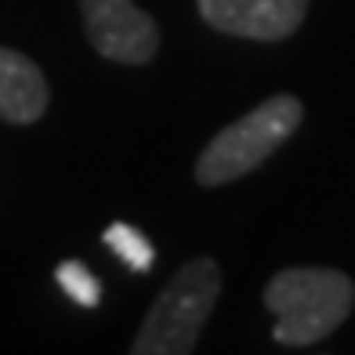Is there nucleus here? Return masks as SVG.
<instances>
[{
  "label": "nucleus",
  "instance_id": "obj_1",
  "mask_svg": "<svg viewBox=\"0 0 355 355\" xmlns=\"http://www.w3.org/2000/svg\"><path fill=\"white\" fill-rule=\"evenodd\" d=\"M265 304L276 315V341L309 348L348 319L355 283L337 268H283L265 283Z\"/></svg>",
  "mask_w": 355,
  "mask_h": 355
},
{
  "label": "nucleus",
  "instance_id": "obj_2",
  "mask_svg": "<svg viewBox=\"0 0 355 355\" xmlns=\"http://www.w3.org/2000/svg\"><path fill=\"white\" fill-rule=\"evenodd\" d=\"M221 294V268L214 257H192L159 290L135 337V355H189L200 341L203 322L211 319Z\"/></svg>",
  "mask_w": 355,
  "mask_h": 355
},
{
  "label": "nucleus",
  "instance_id": "obj_3",
  "mask_svg": "<svg viewBox=\"0 0 355 355\" xmlns=\"http://www.w3.org/2000/svg\"><path fill=\"white\" fill-rule=\"evenodd\" d=\"M304 105L294 94H272L257 109H250L243 120L229 123L225 131L211 138V145L196 159V182L200 185H225L250 171H257L279 145L301 127Z\"/></svg>",
  "mask_w": 355,
  "mask_h": 355
},
{
  "label": "nucleus",
  "instance_id": "obj_4",
  "mask_svg": "<svg viewBox=\"0 0 355 355\" xmlns=\"http://www.w3.org/2000/svg\"><path fill=\"white\" fill-rule=\"evenodd\" d=\"M91 47L109 62L145 66L159 47V29L135 0H80Z\"/></svg>",
  "mask_w": 355,
  "mask_h": 355
},
{
  "label": "nucleus",
  "instance_id": "obj_5",
  "mask_svg": "<svg viewBox=\"0 0 355 355\" xmlns=\"http://www.w3.org/2000/svg\"><path fill=\"white\" fill-rule=\"evenodd\" d=\"M207 26L247 40H283L304 22L309 0H196Z\"/></svg>",
  "mask_w": 355,
  "mask_h": 355
},
{
  "label": "nucleus",
  "instance_id": "obj_6",
  "mask_svg": "<svg viewBox=\"0 0 355 355\" xmlns=\"http://www.w3.org/2000/svg\"><path fill=\"white\" fill-rule=\"evenodd\" d=\"M47 109V80L33 58L0 47V120L37 123Z\"/></svg>",
  "mask_w": 355,
  "mask_h": 355
},
{
  "label": "nucleus",
  "instance_id": "obj_7",
  "mask_svg": "<svg viewBox=\"0 0 355 355\" xmlns=\"http://www.w3.org/2000/svg\"><path fill=\"white\" fill-rule=\"evenodd\" d=\"M105 247L120 257V261L131 268V272H149L153 261H156V250L153 243L145 239L135 225H127V221H112L109 229H105Z\"/></svg>",
  "mask_w": 355,
  "mask_h": 355
},
{
  "label": "nucleus",
  "instance_id": "obj_8",
  "mask_svg": "<svg viewBox=\"0 0 355 355\" xmlns=\"http://www.w3.org/2000/svg\"><path fill=\"white\" fill-rule=\"evenodd\" d=\"M55 279H58V286L80 304V309H94V304L102 301V286H98V279L91 276L87 265H80V261H62V265L55 268Z\"/></svg>",
  "mask_w": 355,
  "mask_h": 355
}]
</instances>
